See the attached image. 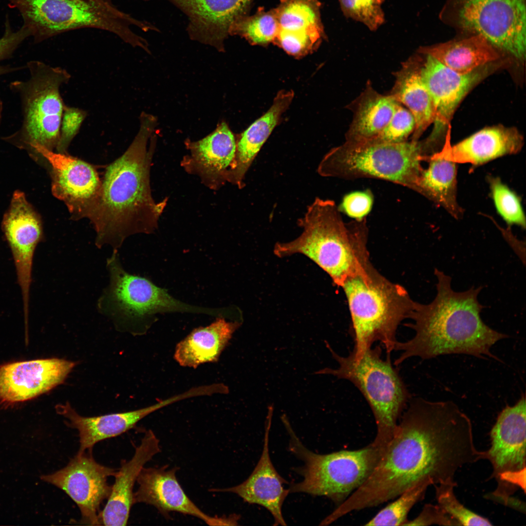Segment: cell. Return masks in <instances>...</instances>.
Returning a JSON list of instances; mask_svg holds the SVG:
<instances>
[{
  "label": "cell",
  "instance_id": "1",
  "mask_svg": "<svg viewBox=\"0 0 526 526\" xmlns=\"http://www.w3.org/2000/svg\"><path fill=\"white\" fill-rule=\"evenodd\" d=\"M409 403L373 471L333 511V520L394 499L421 483H456L457 471L478 460L470 420L455 403L421 397Z\"/></svg>",
  "mask_w": 526,
  "mask_h": 526
},
{
  "label": "cell",
  "instance_id": "2",
  "mask_svg": "<svg viewBox=\"0 0 526 526\" xmlns=\"http://www.w3.org/2000/svg\"><path fill=\"white\" fill-rule=\"evenodd\" d=\"M139 130L132 143L106 169L97 204L88 218L96 232V245L117 250L128 237L152 232L166 202L152 197L150 172L153 144L147 143L156 125L155 118L142 113Z\"/></svg>",
  "mask_w": 526,
  "mask_h": 526
},
{
  "label": "cell",
  "instance_id": "3",
  "mask_svg": "<svg viewBox=\"0 0 526 526\" xmlns=\"http://www.w3.org/2000/svg\"><path fill=\"white\" fill-rule=\"evenodd\" d=\"M436 295L430 303L415 302L408 326L415 331L413 338L397 341L394 350L401 351L394 364L408 358L423 359L448 354H466L478 358L485 356L498 360L490 352L492 346L508 336L495 331L482 320L483 308L478 300L482 287L456 292L451 278L435 268Z\"/></svg>",
  "mask_w": 526,
  "mask_h": 526
},
{
  "label": "cell",
  "instance_id": "4",
  "mask_svg": "<svg viewBox=\"0 0 526 526\" xmlns=\"http://www.w3.org/2000/svg\"><path fill=\"white\" fill-rule=\"evenodd\" d=\"M301 234L287 243H277L278 257L301 254L315 262L341 286L370 262L366 218L345 223L335 203L317 198L299 220Z\"/></svg>",
  "mask_w": 526,
  "mask_h": 526
},
{
  "label": "cell",
  "instance_id": "5",
  "mask_svg": "<svg viewBox=\"0 0 526 526\" xmlns=\"http://www.w3.org/2000/svg\"><path fill=\"white\" fill-rule=\"evenodd\" d=\"M347 298L355 345L359 356L376 341L391 356L400 323L410 318L415 302L401 285L382 275L371 262L340 286Z\"/></svg>",
  "mask_w": 526,
  "mask_h": 526
},
{
  "label": "cell",
  "instance_id": "6",
  "mask_svg": "<svg viewBox=\"0 0 526 526\" xmlns=\"http://www.w3.org/2000/svg\"><path fill=\"white\" fill-rule=\"evenodd\" d=\"M8 0L19 11L23 25L30 30L35 43L70 30L93 28L110 32L133 47L150 52L147 41L132 26L159 31L150 23L134 18L106 0Z\"/></svg>",
  "mask_w": 526,
  "mask_h": 526
},
{
  "label": "cell",
  "instance_id": "7",
  "mask_svg": "<svg viewBox=\"0 0 526 526\" xmlns=\"http://www.w3.org/2000/svg\"><path fill=\"white\" fill-rule=\"evenodd\" d=\"M326 346L337 361L336 369L325 368L316 374H328L348 380L361 392L373 413L376 434L372 443L385 448L392 439L397 421L407 407L411 395L391 356L382 357L379 346L367 349L358 356L352 352L347 357L337 354L328 343Z\"/></svg>",
  "mask_w": 526,
  "mask_h": 526
},
{
  "label": "cell",
  "instance_id": "8",
  "mask_svg": "<svg viewBox=\"0 0 526 526\" xmlns=\"http://www.w3.org/2000/svg\"><path fill=\"white\" fill-rule=\"evenodd\" d=\"M29 77L9 84L19 98L22 121L19 128L2 139L31 154L34 148L49 150L58 143L62 113L66 105L60 92L71 75L65 69L38 60L26 63Z\"/></svg>",
  "mask_w": 526,
  "mask_h": 526
},
{
  "label": "cell",
  "instance_id": "9",
  "mask_svg": "<svg viewBox=\"0 0 526 526\" xmlns=\"http://www.w3.org/2000/svg\"><path fill=\"white\" fill-rule=\"evenodd\" d=\"M422 161L418 141H345L324 156L318 172L323 177L346 180H383L417 192Z\"/></svg>",
  "mask_w": 526,
  "mask_h": 526
},
{
  "label": "cell",
  "instance_id": "10",
  "mask_svg": "<svg viewBox=\"0 0 526 526\" xmlns=\"http://www.w3.org/2000/svg\"><path fill=\"white\" fill-rule=\"evenodd\" d=\"M282 419L290 436L289 449L304 462L297 469L303 479L291 484L290 493L325 496L339 505L369 477L385 449L371 442L357 450L318 454L303 445L286 416Z\"/></svg>",
  "mask_w": 526,
  "mask_h": 526
},
{
  "label": "cell",
  "instance_id": "11",
  "mask_svg": "<svg viewBox=\"0 0 526 526\" xmlns=\"http://www.w3.org/2000/svg\"><path fill=\"white\" fill-rule=\"evenodd\" d=\"M107 265L110 283L99 300V308L137 332L147 331L158 314L207 312L206 307L184 302L149 280L128 273L121 265L117 250H113Z\"/></svg>",
  "mask_w": 526,
  "mask_h": 526
},
{
  "label": "cell",
  "instance_id": "12",
  "mask_svg": "<svg viewBox=\"0 0 526 526\" xmlns=\"http://www.w3.org/2000/svg\"><path fill=\"white\" fill-rule=\"evenodd\" d=\"M459 16L465 28L517 58H525V0H466Z\"/></svg>",
  "mask_w": 526,
  "mask_h": 526
},
{
  "label": "cell",
  "instance_id": "13",
  "mask_svg": "<svg viewBox=\"0 0 526 526\" xmlns=\"http://www.w3.org/2000/svg\"><path fill=\"white\" fill-rule=\"evenodd\" d=\"M421 64L420 75L434 107L432 131L427 139L419 142L421 153L427 158L442 149L454 113L469 91L486 73L479 69L461 74L449 69L429 55Z\"/></svg>",
  "mask_w": 526,
  "mask_h": 526
},
{
  "label": "cell",
  "instance_id": "14",
  "mask_svg": "<svg viewBox=\"0 0 526 526\" xmlns=\"http://www.w3.org/2000/svg\"><path fill=\"white\" fill-rule=\"evenodd\" d=\"M31 155L47 164L52 194L65 204L71 218L88 219L97 204L101 187L94 166L68 154L40 147L34 148Z\"/></svg>",
  "mask_w": 526,
  "mask_h": 526
},
{
  "label": "cell",
  "instance_id": "15",
  "mask_svg": "<svg viewBox=\"0 0 526 526\" xmlns=\"http://www.w3.org/2000/svg\"><path fill=\"white\" fill-rule=\"evenodd\" d=\"M115 469L98 463L85 451L77 452L63 468L40 479L64 491L77 505L82 524L101 525L100 506L109 498L112 486L108 478Z\"/></svg>",
  "mask_w": 526,
  "mask_h": 526
},
{
  "label": "cell",
  "instance_id": "16",
  "mask_svg": "<svg viewBox=\"0 0 526 526\" xmlns=\"http://www.w3.org/2000/svg\"><path fill=\"white\" fill-rule=\"evenodd\" d=\"M177 468L168 465L159 468H143L137 482L139 485L133 493V502L154 507L164 517L171 512L196 517L209 526L234 525V515L228 517L210 516L200 509L185 493L176 473Z\"/></svg>",
  "mask_w": 526,
  "mask_h": 526
},
{
  "label": "cell",
  "instance_id": "17",
  "mask_svg": "<svg viewBox=\"0 0 526 526\" xmlns=\"http://www.w3.org/2000/svg\"><path fill=\"white\" fill-rule=\"evenodd\" d=\"M76 365L57 358L15 362L0 366V401L23 402L62 383Z\"/></svg>",
  "mask_w": 526,
  "mask_h": 526
},
{
  "label": "cell",
  "instance_id": "18",
  "mask_svg": "<svg viewBox=\"0 0 526 526\" xmlns=\"http://www.w3.org/2000/svg\"><path fill=\"white\" fill-rule=\"evenodd\" d=\"M185 14L190 38L224 50L232 24L249 14L255 0H165Z\"/></svg>",
  "mask_w": 526,
  "mask_h": 526
},
{
  "label": "cell",
  "instance_id": "19",
  "mask_svg": "<svg viewBox=\"0 0 526 526\" xmlns=\"http://www.w3.org/2000/svg\"><path fill=\"white\" fill-rule=\"evenodd\" d=\"M319 0H279L275 8L279 31L273 41L301 57L315 51L325 37Z\"/></svg>",
  "mask_w": 526,
  "mask_h": 526
},
{
  "label": "cell",
  "instance_id": "20",
  "mask_svg": "<svg viewBox=\"0 0 526 526\" xmlns=\"http://www.w3.org/2000/svg\"><path fill=\"white\" fill-rule=\"evenodd\" d=\"M526 396L499 413L490 432L491 447L486 458L492 467V477L526 470Z\"/></svg>",
  "mask_w": 526,
  "mask_h": 526
},
{
  "label": "cell",
  "instance_id": "21",
  "mask_svg": "<svg viewBox=\"0 0 526 526\" xmlns=\"http://www.w3.org/2000/svg\"><path fill=\"white\" fill-rule=\"evenodd\" d=\"M273 407L268 408L262 453L249 476L242 483L226 488L212 489L215 492L237 494L249 504H257L266 508L274 519V526H286L282 516V504L290 493L283 485L287 482L278 473L269 455L268 443Z\"/></svg>",
  "mask_w": 526,
  "mask_h": 526
},
{
  "label": "cell",
  "instance_id": "22",
  "mask_svg": "<svg viewBox=\"0 0 526 526\" xmlns=\"http://www.w3.org/2000/svg\"><path fill=\"white\" fill-rule=\"evenodd\" d=\"M451 131L449 126L442 148L430 157L476 167L503 156L517 153L524 143L523 136L517 129L497 126L483 129L451 146Z\"/></svg>",
  "mask_w": 526,
  "mask_h": 526
},
{
  "label": "cell",
  "instance_id": "23",
  "mask_svg": "<svg viewBox=\"0 0 526 526\" xmlns=\"http://www.w3.org/2000/svg\"><path fill=\"white\" fill-rule=\"evenodd\" d=\"M185 398V395L182 393L140 409L92 417L79 415L68 402L58 405L56 410L58 414L67 419V426L78 431L80 443L78 452H82L90 451L99 441L117 436L132 429L150 413Z\"/></svg>",
  "mask_w": 526,
  "mask_h": 526
},
{
  "label": "cell",
  "instance_id": "24",
  "mask_svg": "<svg viewBox=\"0 0 526 526\" xmlns=\"http://www.w3.org/2000/svg\"><path fill=\"white\" fill-rule=\"evenodd\" d=\"M159 440L152 431L145 433L134 455L123 461L114 475L111 494L100 513L101 525L126 526L133 502V489L145 465L161 451Z\"/></svg>",
  "mask_w": 526,
  "mask_h": 526
},
{
  "label": "cell",
  "instance_id": "25",
  "mask_svg": "<svg viewBox=\"0 0 526 526\" xmlns=\"http://www.w3.org/2000/svg\"><path fill=\"white\" fill-rule=\"evenodd\" d=\"M1 228L14 260L21 292L24 323L27 325L33 259L37 246L43 239L42 225L30 218L21 216Z\"/></svg>",
  "mask_w": 526,
  "mask_h": 526
},
{
  "label": "cell",
  "instance_id": "26",
  "mask_svg": "<svg viewBox=\"0 0 526 526\" xmlns=\"http://www.w3.org/2000/svg\"><path fill=\"white\" fill-rule=\"evenodd\" d=\"M241 323L223 317L194 329L176 346L174 358L181 366L196 368L218 361Z\"/></svg>",
  "mask_w": 526,
  "mask_h": 526
},
{
  "label": "cell",
  "instance_id": "27",
  "mask_svg": "<svg viewBox=\"0 0 526 526\" xmlns=\"http://www.w3.org/2000/svg\"><path fill=\"white\" fill-rule=\"evenodd\" d=\"M293 96L292 91L279 93L269 110L242 133L236 144L234 158L225 171L224 179L242 187L246 172Z\"/></svg>",
  "mask_w": 526,
  "mask_h": 526
},
{
  "label": "cell",
  "instance_id": "28",
  "mask_svg": "<svg viewBox=\"0 0 526 526\" xmlns=\"http://www.w3.org/2000/svg\"><path fill=\"white\" fill-rule=\"evenodd\" d=\"M190 155L184 160L185 167L198 174L207 184L223 179L234 158L236 143L234 136L224 122L212 133L190 144Z\"/></svg>",
  "mask_w": 526,
  "mask_h": 526
},
{
  "label": "cell",
  "instance_id": "29",
  "mask_svg": "<svg viewBox=\"0 0 526 526\" xmlns=\"http://www.w3.org/2000/svg\"><path fill=\"white\" fill-rule=\"evenodd\" d=\"M421 63L412 57L402 63L395 74V81L390 95L397 102L406 107L413 114L415 128L412 141H418L433 123L434 111L431 95L420 75Z\"/></svg>",
  "mask_w": 526,
  "mask_h": 526
},
{
  "label": "cell",
  "instance_id": "30",
  "mask_svg": "<svg viewBox=\"0 0 526 526\" xmlns=\"http://www.w3.org/2000/svg\"><path fill=\"white\" fill-rule=\"evenodd\" d=\"M418 52L431 56L461 74L470 73L500 57L492 45L479 34L461 40L421 47Z\"/></svg>",
  "mask_w": 526,
  "mask_h": 526
},
{
  "label": "cell",
  "instance_id": "31",
  "mask_svg": "<svg viewBox=\"0 0 526 526\" xmlns=\"http://www.w3.org/2000/svg\"><path fill=\"white\" fill-rule=\"evenodd\" d=\"M398 102L367 85L357 101L345 142L357 143L376 137L391 119Z\"/></svg>",
  "mask_w": 526,
  "mask_h": 526
},
{
  "label": "cell",
  "instance_id": "32",
  "mask_svg": "<svg viewBox=\"0 0 526 526\" xmlns=\"http://www.w3.org/2000/svg\"><path fill=\"white\" fill-rule=\"evenodd\" d=\"M419 180L418 193L443 207L452 217L461 218L463 210L456 198V163L443 158L430 157Z\"/></svg>",
  "mask_w": 526,
  "mask_h": 526
},
{
  "label": "cell",
  "instance_id": "33",
  "mask_svg": "<svg viewBox=\"0 0 526 526\" xmlns=\"http://www.w3.org/2000/svg\"><path fill=\"white\" fill-rule=\"evenodd\" d=\"M278 31L275 8L267 10L260 6L254 14L237 20L230 28L229 35L240 36L252 45H265L273 42Z\"/></svg>",
  "mask_w": 526,
  "mask_h": 526
},
{
  "label": "cell",
  "instance_id": "34",
  "mask_svg": "<svg viewBox=\"0 0 526 526\" xmlns=\"http://www.w3.org/2000/svg\"><path fill=\"white\" fill-rule=\"evenodd\" d=\"M430 485L426 482L418 484L407 489L380 510L365 526H404L408 520V514L413 506L423 498Z\"/></svg>",
  "mask_w": 526,
  "mask_h": 526
},
{
  "label": "cell",
  "instance_id": "35",
  "mask_svg": "<svg viewBox=\"0 0 526 526\" xmlns=\"http://www.w3.org/2000/svg\"><path fill=\"white\" fill-rule=\"evenodd\" d=\"M491 195L498 214L508 225L526 228V217L518 195L498 177L488 178Z\"/></svg>",
  "mask_w": 526,
  "mask_h": 526
},
{
  "label": "cell",
  "instance_id": "36",
  "mask_svg": "<svg viewBox=\"0 0 526 526\" xmlns=\"http://www.w3.org/2000/svg\"><path fill=\"white\" fill-rule=\"evenodd\" d=\"M456 485L454 483L434 485L438 506L457 526H491L488 519L474 513L459 502L454 493V488Z\"/></svg>",
  "mask_w": 526,
  "mask_h": 526
},
{
  "label": "cell",
  "instance_id": "37",
  "mask_svg": "<svg viewBox=\"0 0 526 526\" xmlns=\"http://www.w3.org/2000/svg\"><path fill=\"white\" fill-rule=\"evenodd\" d=\"M343 14L376 31L385 21L383 0H338Z\"/></svg>",
  "mask_w": 526,
  "mask_h": 526
},
{
  "label": "cell",
  "instance_id": "38",
  "mask_svg": "<svg viewBox=\"0 0 526 526\" xmlns=\"http://www.w3.org/2000/svg\"><path fill=\"white\" fill-rule=\"evenodd\" d=\"M414 128L415 120L413 114L398 102L386 126L376 137L369 141L394 143L405 142L413 134Z\"/></svg>",
  "mask_w": 526,
  "mask_h": 526
},
{
  "label": "cell",
  "instance_id": "39",
  "mask_svg": "<svg viewBox=\"0 0 526 526\" xmlns=\"http://www.w3.org/2000/svg\"><path fill=\"white\" fill-rule=\"evenodd\" d=\"M85 110L66 105L61 118L59 138L56 152L68 154V149L87 116Z\"/></svg>",
  "mask_w": 526,
  "mask_h": 526
},
{
  "label": "cell",
  "instance_id": "40",
  "mask_svg": "<svg viewBox=\"0 0 526 526\" xmlns=\"http://www.w3.org/2000/svg\"><path fill=\"white\" fill-rule=\"evenodd\" d=\"M30 36H31L30 30L24 25L18 31H14L7 19L5 22L4 33L0 38V63L11 57L19 46ZM24 69H26L25 65L15 67L0 64V76Z\"/></svg>",
  "mask_w": 526,
  "mask_h": 526
},
{
  "label": "cell",
  "instance_id": "41",
  "mask_svg": "<svg viewBox=\"0 0 526 526\" xmlns=\"http://www.w3.org/2000/svg\"><path fill=\"white\" fill-rule=\"evenodd\" d=\"M373 203V196L370 190L355 191L343 197L338 208L340 212H343L355 220H359L366 218Z\"/></svg>",
  "mask_w": 526,
  "mask_h": 526
},
{
  "label": "cell",
  "instance_id": "42",
  "mask_svg": "<svg viewBox=\"0 0 526 526\" xmlns=\"http://www.w3.org/2000/svg\"><path fill=\"white\" fill-rule=\"evenodd\" d=\"M437 524L457 526L455 522L438 506L426 504L422 511L415 519L409 521L404 526H428Z\"/></svg>",
  "mask_w": 526,
  "mask_h": 526
},
{
  "label": "cell",
  "instance_id": "43",
  "mask_svg": "<svg viewBox=\"0 0 526 526\" xmlns=\"http://www.w3.org/2000/svg\"><path fill=\"white\" fill-rule=\"evenodd\" d=\"M3 111V102L1 99L0 98V125L1 122L2 114Z\"/></svg>",
  "mask_w": 526,
  "mask_h": 526
}]
</instances>
